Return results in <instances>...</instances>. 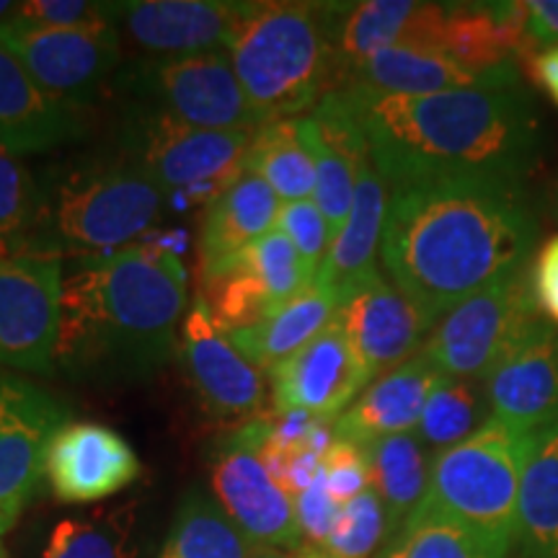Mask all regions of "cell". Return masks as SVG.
Masks as SVG:
<instances>
[{"mask_svg":"<svg viewBox=\"0 0 558 558\" xmlns=\"http://www.w3.org/2000/svg\"><path fill=\"white\" fill-rule=\"evenodd\" d=\"M535 235L538 222L522 184L429 181L390 194L380 259L435 329L465 298L522 271Z\"/></svg>","mask_w":558,"mask_h":558,"instance_id":"cell-1","label":"cell"},{"mask_svg":"<svg viewBox=\"0 0 558 558\" xmlns=\"http://www.w3.org/2000/svg\"><path fill=\"white\" fill-rule=\"evenodd\" d=\"M341 94L390 190L452 179L522 184L538 158V117L520 86L383 99Z\"/></svg>","mask_w":558,"mask_h":558,"instance_id":"cell-2","label":"cell"},{"mask_svg":"<svg viewBox=\"0 0 558 558\" xmlns=\"http://www.w3.org/2000/svg\"><path fill=\"white\" fill-rule=\"evenodd\" d=\"M186 269L163 243L81 259L62 279L58 369L88 386L140 383L179 349Z\"/></svg>","mask_w":558,"mask_h":558,"instance_id":"cell-3","label":"cell"},{"mask_svg":"<svg viewBox=\"0 0 558 558\" xmlns=\"http://www.w3.org/2000/svg\"><path fill=\"white\" fill-rule=\"evenodd\" d=\"M226 52L259 128L295 120L337 88L331 3H243Z\"/></svg>","mask_w":558,"mask_h":558,"instance_id":"cell-4","label":"cell"},{"mask_svg":"<svg viewBox=\"0 0 558 558\" xmlns=\"http://www.w3.org/2000/svg\"><path fill=\"white\" fill-rule=\"evenodd\" d=\"M166 197L124 150L68 160L41 181L37 254L96 259L128 248L160 220Z\"/></svg>","mask_w":558,"mask_h":558,"instance_id":"cell-5","label":"cell"},{"mask_svg":"<svg viewBox=\"0 0 558 558\" xmlns=\"http://www.w3.org/2000/svg\"><path fill=\"white\" fill-rule=\"evenodd\" d=\"M533 435L492 416L476 435L435 452L422 507L465 522L499 546L512 548L520 478Z\"/></svg>","mask_w":558,"mask_h":558,"instance_id":"cell-6","label":"cell"},{"mask_svg":"<svg viewBox=\"0 0 558 558\" xmlns=\"http://www.w3.org/2000/svg\"><path fill=\"white\" fill-rule=\"evenodd\" d=\"M256 132L199 130L143 107L128 111L122 150L135 158L166 194L213 202L246 173Z\"/></svg>","mask_w":558,"mask_h":558,"instance_id":"cell-7","label":"cell"},{"mask_svg":"<svg viewBox=\"0 0 558 558\" xmlns=\"http://www.w3.org/2000/svg\"><path fill=\"white\" fill-rule=\"evenodd\" d=\"M117 88L143 107L199 130L256 132L251 104L228 52L148 58L122 70Z\"/></svg>","mask_w":558,"mask_h":558,"instance_id":"cell-8","label":"cell"},{"mask_svg":"<svg viewBox=\"0 0 558 558\" xmlns=\"http://www.w3.org/2000/svg\"><path fill=\"white\" fill-rule=\"evenodd\" d=\"M538 316L533 284L518 271L445 313L418 352L445 378L484 380Z\"/></svg>","mask_w":558,"mask_h":558,"instance_id":"cell-9","label":"cell"},{"mask_svg":"<svg viewBox=\"0 0 558 558\" xmlns=\"http://www.w3.org/2000/svg\"><path fill=\"white\" fill-rule=\"evenodd\" d=\"M0 45L29 70L54 101L78 109L114 78L122 62L117 24L81 29H41L9 19L0 24Z\"/></svg>","mask_w":558,"mask_h":558,"instance_id":"cell-10","label":"cell"},{"mask_svg":"<svg viewBox=\"0 0 558 558\" xmlns=\"http://www.w3.org/2000/svg\"><path fill=\"white\" fill-rule=\"evenodd\" d=\"M62 279L54 254L0 259V373L54 375Z\"/></svg>","mask_w":558,"mask_h":558,"instance_id":"cell-11","label":"cell"},{"mask_svg":"<svg viewBox=\"0 0 558 558\" xmlns=\"http://www.w3.org/2000/svg\"><path fill=\"white\" fill-rule=\"evenodd\" d=\"M316 282L282 230L275 228L222 267L202 275V292L226 331L259 324Z\"/></svg>","mask_w":558,"mask_h":558,"instance_id":"cell-12","label":"cell"},{"mask_svg":"<svg viewBox=\"0 0 558 558\" xmlns=\"http://www.w3.org/2000/svg\"><path fill=\"white\" fill-rule=\"evenodd\" d=\"M70 424L68 403L47 388L0 373V512L19 518L47 476L52 439Z\"/></svg>","mask_w":558,"mask_h":558,"instance_id":"cell-13","label":"cell"},{"mask_svg":"<svg viewBox=\"0 0 558 558\" xmlns=\"http://www.w3.org/2000/svg\"><path fill=\"white\" fill-rule=\"evenodd\" d=\"M213 492L254 548L298 550L303 546L295 499L262 463L248 424L222 442L213 463Z\"/></svg>","mask_w":558,"mask_h":558,"instance_id":"cell-14","label":"cell"},{"mask_svg":"<svg viewBox=\"0 0 558 558\" xmlns=\"http://www.w3.org/2000/svg\"><path fill=\"white\" fill-rule=\"evenodd\" d=\"M177 352L207 411L218 416H246L262 409L267 393L262 369L230 341L202 295L181 320Z\"/></svg>","mask_w":558,"mask_h":558,"instance_id":"cell-15","label":"cell"},{"mask_svg":"<svg viewBox=\"0 0 558 558\" xmlns=\"http://www.w3.org/2000/svg\"><path fill=\"white\" fill-rule=\"evenodd\" d=\"M492 416L522 432L558 418V331L538 316L484 378Z\"/></svg>","mask_w":558,"mask_h":558,"instance_id":"cell-16","label":"cell"},{"mask_svg":"<svg viewBox=\"0 0 558 558\" xmlns=\"http://www.w3.org/2000/svg\"><path fill=\"white\" fill-rule=\"evenodd\" d=\"M373 375L362 365L337 320L318 331L308 344L271 369L275 411H305L318 418H331L354 403Z\"/></svg>","mask_w":558,"mask_h":558,"instance_id":"cell-17","label":"cell"},{"mask_svg":"<svg viewBox=\"0 0 558 558\" xmlns=\"http://www.w3.org/2000/svg\"><path fill=\"white\" fill-rule=\"evenodd\" d=\"M512 86H518L514 62L497 70H473L437 50L388 47L347 68L333 90L383 99V96H432L448 90Z\"/></svg>","mask_w":558,"mask_h":558,"instance_id":"cell-18","label":"cell"},{"mask_svg":"<svg viewBox=\"0 0 558 558\" xmlns=\"http://www.w3.org/2000/svg\"><path fill=\"white\" fill-rule=\"evenodd\" d=\"M333 320L373 378L414 357L432 331L427 316L380 271L341 300Z\"/></svg>","mask_w":558,"mask_h":558,"instance_id":"cell-19","label":"cell"},{"mask_svg":"<svg viewBox=\"0 0 558 558\" xmlns=\"http://www.w3.org/2000/svg\"><path fill=\"white\" fill-rule=\"evenodd\" d=\"M140 476V458L120 432L96 422H70L52 439L47 481L68 505H88L122 492Z\"/></svg>","mask_w":558,"mask_h":558,"instance_id":"cell-20","label":"cell"},{"mask_svg":"<svg viewBox=\"0 0 558 558\" xmlns=\"http://www.w3.org/2000/svg\"><path fill=\"white\" fill-rule=\"evenodd\" d=\"M448 3L416 0H365V3H331V34L339 75L354 62L388 47L437 50L442 41Z\"/></svg>","mask_w":558,"mask_h":558,"instance_id":"cell-21","label":"cell"},{"mask_svg":"<svg viewBox=\"0 0 558 558\" xmlns=\"http://www.w3.org/2000/svg\"><path fill=\"white\" fill-rule=\"evenodd\" d=\"M243 3L230 0H137L117 3V21L156 58L226 52Z\"/></svg>","mask_w":558,"mask_h":558,"instance_id":"cell-22","label":"cell"},{"mask_svg":"<svg viewBox=\"0 0 558 558\" xmlns=\"http://www.w3.org/2000/svg\"><path fill=\"white\" fill-rule=\"evenodd\" d=\"M303 132L316 163V205L337 235L352 209L360 166L369 158L367 137L341 90H331L311 117H303Z\"/></svg>","mask_w":558,"mask_h":558,"instance_id":"cell-23","label":"cell"},{"mask_svg":"<svg viewBox=\"0 0 558 558\" xmlns=\"http://www.w3.org/2000/svg\"><path fill=\"white\" fill-rule=\"evenodd\" d=\"M442 378L445 375L416 352L365 388V393L333 422V439L367 448L378 439L414 432L432 390Z\"/></svg>","mask_w":558,"mask_h":558,"instance_id":"cell-24","label":"cell"},{"mask_svg":"<svg viewBox=\"0 0 558 558\" xmlns=\"http://www.w3.org/2000/svg\"><path fill=\"white\" fill-rule=\"evenodd\" d=\"M81 135L78 109L54 101L0 45V150L13 156L60 148Z\"/></svg>","mask_w":558,"mask_h":558,"instance_id":"cell-25","label":"cell"},{"mask_svg":"<svg viewBox=\"0 0 558 558\" xmlns=\"http://www.w3.org/2000/svg\"><path fill=\"white\" fill-rule=\"evenodd\" d=\"M386 186L388 184L375 169L373 158H367L360 166L347 222L333 235L324 267L316 277V284L331 290L339 298V303L349 292H354L360 284L378 275V264L375 262L380 256L383 228H386L390 199Z\"/></svg>","mask_w":558,"mask_h":558,"instance_id":"cell-26","label":"cell"},{"mask_svg":"<svg viewBox=\"0 0 558 558\" xmlns=\"http://www.w3.org/2000/svg\"><path fill=\"white\" fill-rule=\"evenodd\" d=\"M282 202L256 173H241L218 199L209 202L199 233L202 275L222 267L243 248L277 228Z\"/></svg>","mask_w":558,"mask_h":558,"instance_id":"cell-27","label":"cell"},{"mask_svg":"<svg viewBox=\"0 0 558 558\" xmlns=\"http://www.w3.org/2000/svg\"><path fill=\"white\" fill-rule=\"evenodd\" d=\"M530 47L525 3H448L439 52L473 70L512 65V54Z\"/></svg>","mask_w":558,"mask_h":558,"instance_id":"cell-28","label":"cell"},{"mask_svg":"<svg viewBox=\"0 0 558 558\" xmlns=\"http://www.w3.org/2000/svg\"><path fill=\"white\" fill-rule=\"evenodd\" d=\"M512 543L518 558H558V418L533 435Z\"/></svg>","mask_w":558,"mask_h":558,"instance_id":"cell-29","label":"cell"},{"mask_svg":"<svg viewBox=\"0 0 558 558\" xmlns=\"http://www.w3.org/2000/svg\"><path fill=\"white\" fill-rule=\"evenodd\" d=\"M337 308L339 298L313 282L308 290L300 292L290 303L279 305L259 324L228 331V337L256 367L271 373L279 362L288 360L300 347L308 344L318 331H324L337 316Z\"/></svg>","mask_w":558,"mask_h":558,"instance_id":"cell-30","label":"cell"},{"mask_svg":"<svg viewBox=\"0 0 558 558\" xmlns=\"http://www.w3.org/2000/svg\"><path fill=\"white\" fill-rule=\"evenodd\" d=\"M369 488L378 494L386 509L388 538L403 527L414 509L422 505L429 486L427 448L418 442L414 432L393 435L367 445ZM386 538V541H388Z\"/></svg>","mask_w":558,"mask_h":558,"instance_id":"cell-31","label":"cell"},{"mask_svg":"<svg viewBox=\"0 0 558 558\" xmlns=\"http://www.w3.org/2000/svg\"><path fill=\"white\" fill-rule=\"evenodd\" d=\"M246 171L267 181L282 205L313 199L316 163L303 132V117L262 124L251 140Z\"/></svg>","mask_w":558,"mask_h":558,"instance_id":"cell-32","label":"cell"},{"mask_svg":"<svg viewBox=\"0 0 558 558\" xmlns=\"http://www.w3.org/2000/svg\"><path fill=\"white\" fill-rule=\"evenodd\" d=\"M499 546L476 527L418 505L414 514L390 535L378 558H507Z\"/></svg>","mask_w":558,"mask_h":558,"instance_id":"cell-33","label":"cell"},{"mask_svg":"<svg viewBox=\"0 0 558 558\" xmlns=\"http://www.w3.org/2000/svg\"><path fill=\"white\" fill-rule=\"evenodd\" d=\"M246 535L235 527L226 509L202 492H186L179 501L163 554L169 558H248Z\"/></svg>","mask_w":558,"mask_h":558,"instance_id":"cell-34","label":"cell"},{"mask_svg":"<svg viewBox=\"0 0 558 558\" xmlns=\"http://www.w3.org/2000/svg\"><path fill=\"white\" fill-rule=\"evenodd\" d=\"M492 418L486 388L478 380L442 378L432 390L414 435L427 450H448L469 439Z\"/></svg>","mask_w":558,"mask_h":558,"instance_id":"cell-35","label":"cell"},{"mask_svg":"<svg viewBox=\"0 0 558 558\" xmlns=\"http://www.w3.org/2000/svg\"><path fill=\"white\" fill-rule=\"evenodd\" d=\"M41 228V184L24 160L0 150V259L37 254Z\"/></svg>","mask_w":558,"mask_h":558,"instance_id":"cell-36","label":"cell"},{"mask_svg":"<svg viewBox=\"0 0 558 558\" xmlns=\"http://www.w3.org/2000/svg\"><path fill=\"white\" fill-rule=\"evenodd\" d=\"M130 514L99 512L68 518L52 527L45 558H128Z\"/></svg>","mask_w":558,"mask_h":558,"instance_id":"cell-37","label":"cell"},{"mask_svg":"<svg viewBox=\"0 0 558 558\" xmlns=\"http://www.w3.org/2000/svg\"><path fill=\"white\" fill-rule=\"evenodd\" d=\"M386 509L378 494L367 488L365 494L339 509L337 525L320 548L333 558H369L380 548V543L386 546Z\"/></svg>","mask_w":558,"mask_h":558,"instance_id":"cell-38","label":"cell"},{"mask_svg":"<svg viewBox=\"0 0 558 558\" xmlns=\"http://www.w3.org/2000/svg\"><path fill=\"white\" fill-rule=\"evenodd\" d=\"M277 228L292 241V246L311 269L313 277H318L320 267H324L326 254H329L333 233L329 228V220L324 218L316 199H300V202H284L279 207Z\"/></svg>","mask_w":558,"mask_h":558,"instance_id":"cell-39","label":"cell"},{"mask_svg":"<svg viewBox=\"0 0 558 558\" xmlns=\"http://www.w3.org/2000/svg\"><path fill=\"white\" fill-rule=\"evenodd\" d=\"M21 24L41 29H81V26L117 24V3L94 0H26L13 11Z\"/></svg>","mask_w":558,"mask_h":558,"instance_id":"cell-40","label":"cell"},{"mask_svg":"<svg viewBox=\"0 0 558 558\" xmlns=\"http://www.w3.org/2000/svg\"><path fill=\"white\" fill-rule=\"evenodd\" d=\"M320 471H324V481L331 499L339 507L349 505V501L357 499L360 494H365L369 488L367 452L354 442L333 439L331 448L326 450L324 463H320Z\"/></svg>","mask_w":558,"mask_h":558,"instance_id":"cell-41","label":"cell"},{"mask_svg":"<svg viewBox=\"0 0 558 558\" xmlns=\"http://www.w3.org/2000/svg\"><path fill=\"white\" fill-rule=\"evenodd\" d=\"M339 505L331 499L329 488H326L324 471L318 473V478L305 488L303 494L295 497V512H298V525L300 533L308 546H324L329 541L333 525L339 518Z\"/></svg>","mask_w":558,"mask_h":558,"instance_id":"cell-42","label":"cell"},{"mask_svg":"<svg viewBox=\"0 0 558 558\" xmlns=\"http://www.w3.org/2000/svg\"><path fill=\"white\" fill-rule=\"evenodd\" d=\"M530 284H533L535 303L546 311L550 324L558 326V235L541 248Z\"/></svg>","mask_w":558,"mask_h":558,"instance_id":"cell-43","label":"cell"},{"mask_svg":"<svg viewBox=\"0 0 558 558\" xmlns=\"http://www.w3.org/2000/svg\"><path fill=\"white\" fill-rule=\"evenodd\" d=\"M525 34L530 47H558V0H527Z\"/></svg>","mask_w":558,"mask_h":558,"instance_id":"cell-44","label":"cell"},{"mask_svg":"<svg viewBox=\"0 0 558 558\" xmlns=\"http://www.w3.org/2000/svg\"><path fill=\"white\" fill-rule=\"evenodd\" d=\"M533 75L543 88L548 90V96L558 104V47H548L535 54L533 62Z\"/></svg>","mask_w":558,"mask_h":558,"instance_id":"cell-45","label":"cell"},{"mask_svg":"<svg viewBox=\"0 0 558 558\" xmlns=\"http://www.w3.org/2000/svg\"><path fill=\"white\" fill-rule=\"evenodd\" d=\"M248 558H295V550H292V554H284L282 548H254Z\"/></svg>","mask_w":558,"mask_h":558,"instance_id":"cell-46","label":"cell"},{"mask_svg":"<svg viewBox=\"0 0 558 558\" xmlns=\"http://www.w3.org/2000/svg\"><path fill=\"white\" fill-rule=\"evenodd\" d=\"M295 558H333V556L326 554L324 548L308 546V543H303V546H300V548L295 550Z\"/></svg>","mask_w":558,"mask_h":558,"instance_id":"cell-47","label":"cell"},{"mask_svg":"<svg viewBox=\"0 0 558 558\" xmlns=\"http://www.w3.org/2000/svg\"><path fill=\"white\" fill-rule=\"evenodd\" d=\"M13 522H16V518H11V514L0 512V543H3V535L13 527Z\"/></svg>","mask_w":558,"mask_h":558,"instance_id":"cell-48","label":"cell"},{"mask_svg":"<svg viewBox=\"0 0 558 558\" xmlns=\"http://www.w3.org/2000/svg\"><path fill=\"white\" fill-rule=\"evenodd\" d=\"M13 11H16V5L9 3V0H0V24H3V21L9 19Z\"/></svg>","mask_w":558,"mask_h":558,"instance_id":"cell-49","label":"cell"},{"mask_svg":"<svg viewBox=\"0 0 558 558\" xmlns=\"http://www.w3.org/2000/svg\"><path fill=\"white\" fill-rule=\"evenodd\" d=\"M160 558H169V556H166V554H160Z\"/></svg>","mask_w":558,"mask_h":558,"instance_id":"cell-50","label":"cell"}]
</instances>
